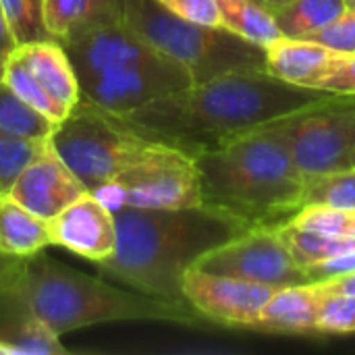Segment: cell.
Masks as SVG:
<instances>
[{
	"instance_id": "1",
	"label": "cell",
	"mask_w": 355,
	"mask_h": 355,
	"mask_svg": "<svg viewBox=\"0 0 355 355\" xmlns=\"http://www.w3.org/2000/svg\"><path fill=\"white\" fill-rule=\"evenodd\" d=\"M335 96L339 94L293 85L268 71L231 73L114 116L154 141L198 156Z\"/></svg>"
},
{
	"instance_id": "2",
	"label": "cell",
	"mask_w": 355,
	"mask_h": 355,
	"mask_svg": "<svg viewBox=\"0 0 355 355\" xmlns=\"http://www.w3.org/2000/svg\"><path fill=\"white\" fill-rule=\"evenodd\" d=\"M119 243L102 272L123 285L171 302H185L183 277L202 256L243 235L241 218L202 204L179 210H114Z\"/></svg>"
},
{
	"instance_id": "3",
	"label": "cell",
	"mask_w": 355,
	"mask_h": 355,
	"mask_svg": "<svg viewBox=\"0 0 355 355\" xmlns=\"http://www.w3.org/2000/svg\"><path fill=\"white\" fill-rule=\"evenodd\" d=\"M283 121L193 156L204 204L250 227L281 225L302 208L304 181L293 164Z\"/></svg>"
},
{
	"instance_id": "4",
	"label": "cell",
	"mask_w": 355,
	"mask_h": 355,
	"mask_svg": "<svg viewBox=\"0 0 355 355\" xmlns=\"http://www.w3.org/2000/svg\"><path fill=\"white\" fill-rule=\"evenodd\" d=\"M6 295L46 322L58 337L106 322L158 320L196 324L204 320L189 304L135 289H119L42 254L27 258L19 287Z\"/></svg>"
},
{
	"instance_id": "5",
	"label": "cell",
	"mask_w": 355,
	"mask_h": 355,
	"mask_svg": "<svg viewBox=\"0 0 355 355\" xmlns=\"http://www.w3.org/2000/svg\"><path fill=\"white\" fill-rule=\"evenodd\" d=\"M123 21L160 54L181 64L193 83L231 73L266 71V50L223 25L177 17L158 0H123Z\"/></svg>"
},
{
	"instance_id": "6",
	"label": "cell",
	"mask_w": 355,
	"mask_h": 355,
	"mask_svg": "<svg viewBox=\"0 0 355 355\" xmlns=\"http://www.w3.org/2000/svg\"><path fill=\"white\" fill-rule=\"evenodd\" d=\"M50 141L89 191L116 179L158 144L114 114L81 100L56 127Z\"/></svg>"
},
{
	"instance_id": "7",
	"label": "cell",
	"mask_w": 355,
	"mask_h": 355,
	"mask_svg": "<svg viewBox=\"0 0 355 355\" xmlns=\"http://www.w3.org/2000/svg\"><path fill=\"white\" fill-rule=\"evenodd\" d=\"M92 191L112 212L119 208L179 210L204 204L196 158L162 141L116 179Z\"/></svg>"
},
{
	"instance_id": "8",
	"label": "cell",
	"mask_w": 355,
	"mask_h": 355,
	"mask_svg": "<svg viewBox=\"0 0 355 355\" xmlns=\"http://www.w3.org/2000/svg\"><path fill=\"white\" fill-rule=\"evenodd\" d=\"M283 123L293 164L304 183L355 166V96H335Z\"/></svg>"
},
{
	"instance_id": "9",
	"label": "cell",
	"mask_w": 355,
	"mask_h": 355,
	"mask_svg": "<svg viewBox=\"0 0 355 355\" xmlns=\"http://www.w3.org/2000/svg\"><path fill=\"white\" fill-rule=\"evenodd\" d=\"M196 268L279 289L310 283L306 268L293 260L275 227L248 229L243 235L202 256Z\"/></svg>"
},
{
	"instance_id": "10",
	"label": "cell",
	"mask_w": 355,
	"mask_h": 355,
	"mask_svg": "<svg viewBox=\"0 0 355 355\" xmlns=\"http://www.w3.org/2000/svg\"><path fill=\"white\" fill-rule=\"evenodd\" d=\"M193 85L191 75L166 58L154 64L114 69L79 79L81 102L98 106L110 114H125L152 100Z\"/></svg>"
},
{
	"instance_id": "11",
	"label": "cell",
	"mask_w": 355,
	"mask_h": 355,
	"mask_svg": "<svg viewBox=\"0 0 355 355\" xmlns=\"http://www.w3.org/2000/svg\"><path fill=\"white\" fill-rule=\"evenodd\" d=\"M181 289L185 302L204 320L241 329H254L262 308L279 291V287L212 275L196 266L185 272Z\"/></svg>"
},
{
	"instance_id": "12",
	"label": "cell",
	"mask_w": 355,
	"mask_h": 355,
	"mask_svg": "<svg viewBox=\"0 0 355 355\" xmlns=\"http://www.w3.org/2000/svg\"><path fill=\"white\" fill-rule=\"evenodd\" d=\"M48 225L52 245L64 248L94 264H104L116 252L119 231L114 212L94 191L79 196Z\"/></svg>"
},
{
	"instance_id": "13",
	"label": "cell",
	"mask_w": 355,
	"mask_h": 355,
	"mask_svg": "<svg viewBox=\"0 0 355 355\" xmlns=\"http://www.w3.org/2000/svg\"><path fill=\"white\" fill-rule=\"evenodd\" d=\"M85 191H89L87 185L58 156L52 141H48L17 177L8 196L40 218L52 220Z\"/></svg>"
},
{
	"instance_id": "14",
	"label": "cell",
	"mask_w": 355,
	"mask_h": 355,
	"mask_svg": "<svg viewBox=\"0 0 355 355\" xmlns=\"http://www.w3.org/2000/svg\"><path fill=\"white\" fill-rule=\"evenodd\" d=\"M12 54L31 71L46 94L71 114L81 100V87L64 46L58 40L48 37L19 44Z\"/></svg>"
},
{
	"instance_id": "15",
	"label": "cell",
	"mask_w": 355,
	"mask_h": 355,
	"mask_svg": "<svg viewBox=\"0 0 355 355\" xmlns=\"http://www.w3.org/2000/svg\"><path fill=\"white\" fill-rule=\"evenodd\" d=\"M266 71L283 81L302 87H314L331 73L343 56L322 44L306 37L281 35L266 48Z\"/></svg>"
},
{
	"instance_id": "16",
	"label": "cell",
	"mask_w": 355,
	"mask_h": 355,
	"mask_svg": "<svg viewBox=\"0 0 355 355\" xmlns=\"http://www.w3.org/2000/svg\"><path fill=\"white\" fill-rule=\"evenodd\" d=\"M329 289L324 283H304L279 289L262 308L254 331L262 333H314L318 310Z\"/></svg>"
},
{
	"instance_id": "17",
	"label": "cell",
	"mask_w": 355,
	"mask_h": 355,
	"mask_svg": "<svg viewBox=\"0 0 355 355\" xmlns=\"http://www.w3.org/2000/svg\"><path fill=\"white\" fill-rule=\"evenodd\" d=\"M50 239L48 220L40 218L8 193L0 196V252L15 258H33L42 254Z\"/></svg>"
},
{
	"instance_id": "18",
	"label": "cell",
	"mask_w": 355,
	"mask_h": 355,
	"mask_svg": "<svg viewBox=\"0 0 355 355\" xmlns=\"http://www.w3.org/2000/svg\"><path fill=\"white\" fill-rule=\"evenodd\" d=\"M275 229L302 268L355 252V237H337L329 233L300 229L291 220L275 225Z\"/></svg>"
},
{
	"instance_id": "19",
	"label": "cell",
	"mask_w": 355,
	"mask_h": 355,
	"mask_svg": "<svg viewBox=\"0 0 355 355\" xmlns=\"http://www.w3.org/2000/svg\"><path fill=\"white\" fill-rule=\"evenodd\" d=\"M220 10V25L235 35L266 48L283 33L275 15L254 0H216Z\"/></svg>"
},
{
	"instance_id": "20",
	"label": "cell",
	"mask_w": 355,
	"mask_h": 355,
	"mask_svg": "<svg viewBox=\"0 0 355 355\" xmlns=\"http://www.w3.org/2000/svg\"><path fill=\"white\" fill-rule=\"evenodd\" d=\"M345 10V0H291L272 15L283 35L306 37L333 23Z\"/></svg>"
},
{
	"instance_id": "21",
	"label": "cell",
	"mask_w": 355,
	"mask_h": 355,
	"mask_svg": "<svg viewBox=\"0 0 355 355\" xmlns=\"http://www.w3.org/2000/svg\"><path fill=\"white\" fill-rule=\"evenodd\" d=\"M56 127L52 119L31 108L0 81V131L23 139L46 141L52 139Z\"/></svg>"
},
{
	"instance_id": "22",
	"label": "cell",
	"mask_w": 355,
	"mask_h": 355,
	"mask_svg": "<svg viewBox=\"0 0 355 355\" xmlns=\"http://www.w3.org/2000/svg\"><path fill=\"white\" fill-rule=\"evenodd\" d=\"M306 206L355 210V166L308 179L302 191V208Z\"/></svg>"
},
{
	"instance_id": "23",
	"label": "cell",
	"mask_w": 355,
	"mask_h": 355,
	"mask_svg": "<svg viewBox=\"0 0 355 355\" xmlns=\"http://www.w3.org/2000/svg\"><path fill=\"white\" fill-rule=\"evenodd\" d=\"M2 83L10 89V92H15L23 102H27L31 108H35V110H40L42 114H46L48 119H52L56 125H60L67 116H69V112L62 108V106H58L48 94H46V89L35 81V77L31 75V71L15 56V54H10V58H8V62H6V69H4V75H2Z\"/></svg>"
},
{
	"instance_id": "24",
	"label": "cell",
	"mask_w": 355,
	"mask_h": 355,
	"mask_svg": "<svg viewBox=\"0 0 355 355\" xmlns=\"http://www.w3.org/2000/svg\"><path fill=\"white\" fill-rule=\"evenodd\" d=\"M46 141L23 139L0 131V196L8 193L23 168L44 150Z\"/></svg>"
},
{
	"instance_id": "25",
	"label": "cell",
	"mask_w": 355,
	"mask_h": 355,
	"mask_svg": "<svg viewBox=\"0 0 355 355\" xmlns=\"http://www.w3.org/2000/svg\"><path fill=\"white\" fill-rule=\"evenodd\" d=\"M42 21L48 35L62 42L89 21V0H42Z\"/></svg>"
},
{
	"instance_id": "26",
	"label": "cell",
	"mask_w": 355,
	"mask_h": 355,
	"mask_svg": "<svg viewBox=\"0 0 355 355\" xmlns=\"http://www.w3.org/2000/svg\"><path fill=\"white\" fill-rule=\"evenodd\" d=\"M295 227L329 233L337 237H355V210L352 208H329V206H306L289 218Z\"/></svg>"
},
{
	"instance_id": "27",
	"label": "cell",
	"mask_w": 355,
	"mask_h": 355,
	"mask_svg": "<svg viewBox=\"0 0 355 355\" xmlns=\"http://www.w3.org/2000/svg\"><path fill=\"white\" fill-rule=\"evenodd\" d=\"M0 6L17 44L50 37L42 21V0H0Z\"/></svg>"
},
{
	"instance_id": "28",
	"label": "cell",
	"mask_w": 355,
	"mask_h": 355,
	"mask_svg": "<svg viewBox=\"0 0 355 355\" xmlns=\"http://www.w3.org/2000/svg\"><path fill=\"white\" fill-rule=\"evenodd\" d=\"M318 333H355V295L329 293L318 310Z\"/></svg>"
},
{
	"instance_id": "29",
	"label": "cell",
	"mask_w": 355,
	"mask_h": 355,
	"mask_svg": "<svg viewBox=\"0 0 355 355\" xmlns=\"http://www.w3.org/2000/svg\"><path fill=\"white\" fill-rule=\"evenodd\" d=\"M316 44H322L339 54H355V10H345L327 27L306 35Z\"/></svg>"
},
{
	"instance_id": "30",
	"label": "cell",
	"mask_w": 355,
	"mask_h": 355,
	"mask_svg": "<svg viewBox=\"0 0 355 355\" xmlns=\"http://www.w3.org/2000/svg\"><path fill=\"white\" fill-rule=\"evenodd\" d=\"M158 2L181 19L202 25H220V10L216 0H158Z\"/></svg>"
},
{
	"instance_id": "31",
	"label": "cell",
	"mask_w": 355,
	"mask_h": 355,
	"mask_svg": "<svg viewBox=\"0 0 355 355\" xmlns=\"http://www.w3.org/2000/svg\"><path fill=\"white\" fill-rule=\"evenodd\" d=\"M316 89L339 96H355V54H343L331 73L316 85Z\"/></svg>"
},
{
	"instance_id": "32",
	"label": "cell",
	"mask_w": 355,
	"mask_h": 355,
	"mask_svg": "<svg viewBox=\"0 0 355 355\" xmlns=\"http://www.w3.org/2000/svg\"><path fill=\"white\" fill-rule=\"evenodd\" d=\"M355 272V252L345 254V256H337L318 264H312L306 268L308 281L310 283H320V281H331L337 277H345Z\"/></svg>"
},
{
	"instance_id": "33",
	"label": "cell",
	"mask_w": 355,
	"mask_h": 355,
	"mask_svg": "<svg viewBox=\"0 0 355 355\" xmlns=\"http://www.w3.org/2000/svg\"><path fill=\"white\" fill-rule=\"evenodd\" d=\"M25 258H15L0 252V295H6L19 287L25 272Z\"/></svg>"
},
{
	"instance_id": "34",
	"label": "cell",
	"mask_w": 355,
	"mask_h": 355,
	"mask_svg": "<svg viewBox=\"0 0 355 355\" xmlns=\"http://www.w3.org/2000/svg\"><path fill=\"white\" fill-rule=\"evenodd\" d=\"M123 19V0H89L87 23H110Z\"/></svg>"
},
{
	"instance_id": "35",
	"label": "cell",
	"mask_w": 355,
	"mask_h": 355,
	"mask_svg": "<svg viewBox=\"0 0 355 355\" xmlns=\"http://www.w3.org/2000/svg\"><path fill=\"white\" fill-rule=\"evenodd\" d=\"M17 46H19V44H17V40H15L10 27H8V21H6L4 10H2V6H0V81H2L6 62H8V58H10V54L15 52Z\"/></svg>"
},
{
	"instance_id": "36",
	"label": "cell",
	"mask_w": 355,
	"mask_h": 355,
	"mask_svg": "<svg viewBox=\"0 0 355 355\" xmlns=\"http://www.w3.org/2000/svg\"><path fill=\"white\" fill-rule=\"evenodd\" d=\"M324 283V287L329 289V293H347V295H355V272L345 275V277H337L331 281H320Z\"/></svg>"
},
{
	"instance_id": "37",
	"label": "cell",
	"mask_w": 355,
	"mask_h": 355,
	"mask_svg": "<svg viewBox=\"0 0 355 355\" xmlns=\"http://www.w3.org/2000/svg\"><path fill=\"white\" fill-rule=\"evenodd\" d=\"M254 2H258L260 6H264V8H268L270 12H275V10H279V8H283L287 2H291V0H254Z\"/></svg>"
},
{
	"instance_id": "38",
	"label": "cell",
	"mask_w": 355,
	"mask_h": 355,
	"mask_svg": "<svg viewBox=\"0 0 355 355\" xmlns=\"http://www.w3.org/2000/svg\"><path fill=\"white\" fill-rule=\"evenodd\" d=\"M345 4H347L349 10H355V0H345Z\"/></svg>"
},
{
	"instance_id": "39",
	"label": "cell",
	"mask_w": 355,
	"mask_h": 355,
	"mask_svg": "<svg viewBox=\"0 0 355 355\" xmlns=\"http://www.w3.org/2000/svg\"><path fill=\"white\" fill-rule=\"evenodd\" d=\"M0 355H8V354H6V349H4L2 345H0Z\"/></svg>"
}]
</instances>
